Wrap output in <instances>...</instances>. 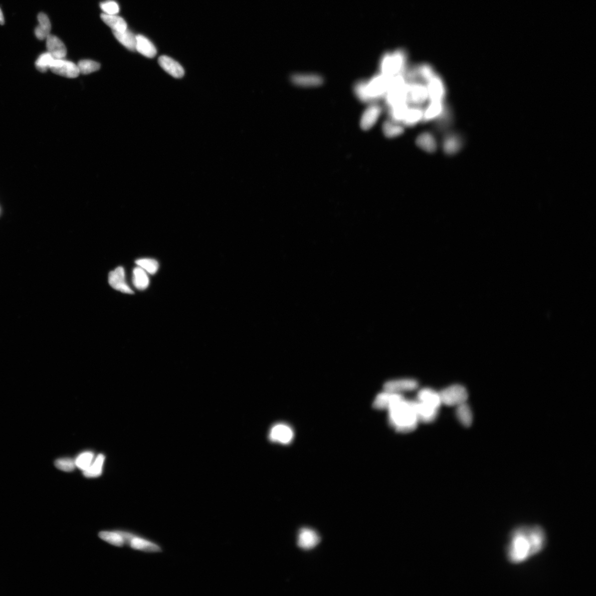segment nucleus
<instances>
[{"label":"nucleus","mask_w":596,"mask_h":596,"mask_svg":"<svg viewBox=\"0 0 596 596\" xmlns=\"http://www.w3.org/2000/svg\"><path fill=\"white\" fill-rule=\"evenodd\" d=\"M418 396L420 402L428 404L435 409H438L441 406L439 393L429 388H425L421 390Z\"/></svg>","instance_id":"24"},{"label":"nucleus","mask_w":596,"mask_h":596,"mask_svg":"<svg viewBox=\"0 0 596 596\" xmlns=\"http://www.w3.org/2000/svg\"><path fill=\"white\" fill-rule=\"evenodd\" d=\"M416 143L420 148L429 153H434L437 150L436 140L434 135L429 132L421 134L416 140Z\"/></svg>","instance_id":"26"},{"label":"nucleus","mask_w":596,"mask_h":596,"mask_svg":"<svg viewBox=\"0 0 596 596\" xmlns=\"http://www.w3.org/2000/svg\"><path fill=\"white\" fill-rule=\"evenodd\" d=\"M105 459V457L103 455H98L91 466L83 472L85 477L89 478L100 477L102 473Z\"/></svg>","instance_id":"31"},{"label":"nucleus","mask_w":596,"mask_h":596,"mask_svg":"<svg viewBox=\"0 0 596 596\" xmlns=\"http://www.w3.org/2000/svg\"><path fill=\"white\" fill-rule=\"evenodd\" d=\"M46 40L47 52L56 59H65L67 49L64 43L56 36L49 35Z\"/></svg>","instance_id":"14"},{"label":"nucleus","mask_w":596,"mask_h":596,"mask_svg":"<svg viewBox=\"0 0 596 596\" xmlns=\"http://www.w3.org/2000/svg\"><path fill=\"white\" fill-rule=\"evenodd\" d=\"M415 410L418 422L429 423L436 419L437 409L422 402H415Z\"/></svg>","instance_id":"17"},{"label":"nucleus","mask_w":596,"mask_h":596,"mask_svg":"<svg viewBox=\"0 0 596 596\" xmlns=\"http://www.w3.org/2000/svg\"><path fill=\"white\" fill-rule=\"evenodd\" d=\"M445 109L443 101H431L427 108L424 109L422 121L428 122L439 118L444 112Z\"/></svg>","instance_id":"22"},{"label":"nucleus","mask_w":596,"mask_h":596,"mask_svg":"<svg viewBox=\"0 0 596 596\" xmlns=\"http://www.w3.org/2000/svg\"><path fill=\"white\" fill-rule=\"evenodd\" d=\"M419 76L426 83L428 82L436 75L433 67L428 64H423L417 67Z\"/></svg>","instance_id":"40"},{"label":"nucleus","mask_w":596,"mask_h":596,"mask_svg":"<svg viewBox=\"0 0 596 596\" xmlns=\"http://www.w3.org/2000/svg\"><path fill=\"white\" fill-rule=\"evenodd\" d=\"M54 59L52 55L48 52L42 53L37 59L36 67L40 72L46 73L49 69L50 70Z\"/></svg>","instance_id":"34"},{"label":"nucleus","mask_w":596,"mask_h":596,"mask_svg":"<svg viewBox=\"0 0 596 596\" xmlns=\"http://www.w3.org/2000/svg\"><path fill=\"white\" fill-rule=\"evenodd\" d=\"M382 131L388 138H393L402 135L404 132V128L401 123L387 120L382 125Z\"/></svg>","instance_id":"32"},{"label":"nucleus","mask_w":596,"mask_h":596,"mask_svg":"<svg viewBox=\"0 0 596 596\" xmlns=\"http://www.w3.org/2000/svg\"><path fill=\"white\" fill-rule=\"evenodd\" d=\"M163 70L174 78H181L184 75L183 67L174 60L166 56H162L158 60Z\"/></svg>","instance_id":"15"},{"label":"nucleus","mask_w":596,"mask_h":596,"mask_svg":"<svg viewBox=\"0 0 596 596\" xmlns=\"http://www.w3.org/2000/svg\"><path fill=\"white\" fill-rule=\"evenodd\" d=\"M320 541V536L314 530L303 528L299 530L297 541L299 548L306 550L312 549Z\"/></svg>","instance_id":"10"},{"label":"nucleus","mask_w":596,"mask_h":596,"mask_svg":"<svg viewBox=\"0 0 596 596\" xmlns=\"http://www.w3.org/2000/svg\"><path fill=\"white\" fill-rule=\"evenodd\" d=\"M457 417L459 422L465 427L469 428L473 423V414L468 405L466 403L458 405L457 408Z\"/></svg>","instance_id":"28"},{"label":"nucleus","mask_w":596,"mask_h":596,"mask_svg":"<svg viewBox=\"0 0 596 596\" xmlns=\"http://www.w3.org/2000/svg\"><path fill=\"white\" fill-rule=\"evenodd\" d=\"M402 399L403 396L401 393L384 391L376 396L373 403V407L378 410L388 409L392 404Z\"/></svg>","instance_id":"16"},{"label":"nucleus","mask_w":596,"mask_h":596,"mask_svg":"<svg viewBox=\"0 0 596 596\" xmlns=\"http://www.w3.org/2000/svg\"><path fill=\"white\" fill-rule=\"evenodd\" d=\"M294 432L288 425L278 424L273 426L270 431L271 441L283 445H288L294 438Z\"/></svg>","instance_id":"8"},{"label":"nucleus","mask_w":596,"mask_h":596,"mask_svg":"<svg viewBox=\"0 0 596 596\" xmlns=\"http://www.w3.org/2000/svg\"><path fill=\"white\" fill-rule=\"evenodd\" d=\"M55 466L63 472H72L74 471L76 465L72 459L64 458L57 459L55 462Z\"/></svg>","instance_id":"41"},{"label":"nucleus","mask_w":596,"mask_h":596,"mask_svg":"<svg viewBox=\"0 0 596 596\" xmlns=\"http://www.w3.org/2000/svg\"><path fill=\"white\" fill-rule=\"evenodd\" d=\"M80 74L87 75L100 70L101 65L91 60H82L78 64Z\"/></svg>","instance_id":"35"},{"label":"nucleus","mask_w":596,"mask_h":596,"mask_svg":"<svg viewBox=\"0 0 596 596\" xmlns=\"http://www.w3.org/2000/svg\"><path fill=\"white\" fill-rule=\"evenodd\" d=\"M389 423L396 431L408 433L417 427L418 420L415 410V402L402 400L393 404L389 409Z\"/></svg>","instance_id":"2"},{"label":"nucleus","mask_w":596,"mask_h":596,"mask_svg":"<svg viewBox=\"0 0 596 596\" xmlns=\"http://www.w3.org/2000/svg\"><path fill=\"white\" fill-rule=\"evenodd\" d=\"M392 78L391 76L380 73L367 81V91L371 103L385 97Z\"/></svg>","instance_id":"4"},{"label":"nucleus","mask_w":596,"mask_h":596,"mask_svg":"<svg viewBox=\"0 0 596 596\" xmlns=\"http://www.w3.org/2000/svg\"><path fill=\"white\" fill-rule=\"evenodd\" d=\"M129 545L134 549L146 552H158L161 550L158 545L135 536L131 540Z\"/></svg>","instance_id":"30"},{"label":"nucleus","mask_w":596,"mask_h":596,"mask_svg":"<svg viewBox=\"0 0 596 596\" xmlns=\"http://www.w3.org/2000/svg\"><path fill=\"white\" fill-rule=\"evenodd\" d=\"M108 282L109 285L118 291L125 294H134L125 280L124 270L122 267H118L109 273Z\"/></svg>","instance_id":"9"},{"label":"nucleus","mask_w":596,"mask_h":596,"mask_svg":"<svg viewBox=\"0 0 596 596\" xmlns=\"http://www.w3.org/2000/svg\"><path fill=\"white\" fill-rule=\"evenodd\" d=\"M136 51L145 57L152 58L157 54L156 48L149 39L143 35L136 36Z\"/></svg>","instance_id":"20"},{"label":"nucleus","mask_w":596,"mask_h":596,"mask_svg":"<svg viewBox=\"0 0 596 596\" xmlns=\"http://www.w3.org/2000/svg\"><path fill=\"white\" fill-rule=\"evenodd\" d=\"M354 91L358 99L364 103H371L367 91V81H358L354 85Z\"/></svg>","instance_id":"39"},{"label":"nucleus","mask_w":596,"mask_h":596,"mask_svg":"<svg viewBox=\"0 0 596 596\" xmlns=\"http://www.w3.org/2000/svg\"><path fill=\"white\" fill-rule=\"evenodd\" d=\"M547 544V535L538 524H522L508 535L505 554L508 562L518 565L539 554Z\"/></svg>","instance_id":"1"},{"label":"nucleus","mask_w":596,"mask_h":596,"mask_svg":"<svg viewBox=\"0 0 596 596\" xmlns=\"http://www.w3.org/2000/svg\"><path fill=\"white\" fill-rule=\"evenodd\" d=\"M5 24L4 17L3 13L1 9H0V25H3Z\"/></svg>","instance_id":"43"},{"label":"nucleus","mask_w":596,"mask_h":596,"mask_svg":"<svg viewBox=\"0 0 596 596\" xmlns=\"http://www.w3.org/2000/svg\"><path fill=\"white\" fill-rule=\"evenodd\" d=\"M50 70L55 74L67 78H76L80 75L78 65L65 59H55Z\"/></svg>","instance_id":"6"},{"label":"nucleus","mask_w":596,"mask_h":596,"mask_svg":"<svg viewBox=\"0 0 596 596\" xmlns=\"http://www.w3.org/2000/svg\"><path fill=\"white\" fill-rule=\"evenodd\" d=\"M101 18L104 23L112 29L113 32H122L127 30L126 22L117 15L103 13L101 14Z\"/></svg>","instance_id":"25"},{"label":"nucleus","mask_w":596,"mask_h":596,"mask_svg":"<svg viewBox=\"0 0 596 596\" xmlns=\"http://www.w3.org/2000/svg\"><path fill=\"white\" fill-rule=\"evenodd\" d=\"M94 454L91 452H85L81 453L75 459L76 467H77L84 472L94 462Z\"/></svg>","instance_id":"36"},{"label":"nucleus","mask_w":596,"mask_h":596,"mask_svg":"<svg viewBox=\"0 0 596 596\" xmlns=\"http://www.w3.org/2000/svg\"><path fill=\"white\" fill-rule=\"evenodd\" d=\"M409 103L404 102L390 108L389 115L392 121L402 123L408 110Z\"/></svg>","instance_id":"33"},{"label":"nucleus","mask_w":596,"mask_h":596,"mask_svg":"<svg viewBox=\"0 0 596 596\" xmlns=\"http://www.w3.org/2000/svg\"><path fill=\"white\" fill-rule=\"evenodd\" d=\"M136 264L146 273L154 275L158 269V262L151 259H142L136 261Z\"/></svg>","instance_id":"38"},{"label":"nucleus","mask_w":596,"mask_h":596,"mask_svg":"<svg viewBox=\"0 0 596 596\" xmlns=\"http://www.w3.org/2000/svg\"><path fill=\"white\" fill-rule=\"evenodd\" d=\"M441 403L448 406H458L466 403L468 398V393L464 386L453 385L442 390L439 393Z\"/></svg>","instance_id":"5"},{"label":"nucleus","mask_w":596,"mask_h":596,"mask_svg":"<svg viewBox=\"0 0 596 596\" xmlns=\"http://www.w3.org/2000/svg\"><path fill=\"white\" fill-rule=\"evenodd\" d=\"M113 34L119 43L128 50L134 52L136 51V36L128 29L122 32H113Z\"/></svg>","instance_id":"27"},{"label":"nucleus","mask_w":596,"mask_h":596,"mask_svg":"<svg viewBox=\"0 0 596 596\" xmlns=\"http://www.w3.org/2000/svg\"><path fill=\"white\" fill-rule=\"evenodd\" d=\"M292 83L302 87H316L323 83L321 76L313 74H296L292 76Z\"/></svg>","instance_id":"18"},{"label":"nucleus","mask_w":596,"mask_h":596,"mask_svg":"<svg viewBox=\"0 0 596 596\" xmlns=\"http://www.w3.org/2000/svg\"><path fill=\"white\" fill-rule=\"evenodd\" d=\"M407 53L402 49L386 53L380 60V73L391 77L402 74L407 68Z\"/></svg>","instance_id":"3"},{"label":"nucleus","mask_w":596,"mask_h":596,"mask_svg":"<svg viewBox=\"0 0 596 596\" xmlns=\"http://www.w3.org/2000/svg\"><path fill=\"white\" fill-rule=\"evenodd\" d=\"M37 18L39 24L35 29V35L39 40H46L47 38L50 35L52 28L51 21L48 16L44 13L39 14Z\"/></svg>","instance_id":"21"},{"label":"nucleus","mask_w":596,"mask_h":596,"mask_svg":"<svg viewBox=\"0 0 596 596\" xmlns=\"http://www.w3.org/2000/svg\"><path fill=\"white\" fill-rule=\"evenodd\" d=\"M408 103L414 106H420L429 99L427 86L415 82L408 84Z\"/></svg>","instance_id":"7"},{"label":"nucleus","mask_w":596,"mask_h":596,"mask_svg":"<svg viewBox=\"0 0 596 596\" xmlns=\"http://www.w3.org/2000/svg\"><path fill=\"white\" fill-rule=\"evenodd\" d=\"M463 145V141L460 136L450 133L446 135L443 142V149L446 155H453L461 150Z\"/></svg>","instance_id":"19"},{"label":"nucleus","mask_w":596,"mask_h":596,"mask_svg":"<svg viewBox=\"0 0 596 596\" xmlns=\"http://www.w3.org/2000/svg\"><path fill=\"white\" fill-rule=\"evenodd\" d=\"M418 382L413 379H401L388 381L384 385V391L399 393L413 390L418 387Z\"/></svg>","instance_id":"12"},{"label":"nucleus","mask_w":596,"mask_h":596,"mask_svg":"<svg viewBox=\"0 0 596 596\" xmlns=\"http://www.w3.org/2000/svg\"><path fill=\"white\" fill-rule=\"evenodd\" d=\"M100 7L104 14L107 15H117L119 12L118 4L112 0L102 3Z\"/></svg>","instance_id":"42"},{"label":"nucleus","mask_w":596,"mask_h":596,"mask_svg":"<svg viewBox=\"0 0 596 596\" xmlns=\"http://www.w3.org/2000/svg\"><path fill=\"white\" fill-rule=\"evenodd\" d=\"M427 84L430 101H443L446 96V89L440 76L436 74Z\"/></svg>","instance_id":"11"},{"label":"nucleus","mask_w":596,"mask_h":596,"mask_svg":"<svg viewBox=\"0 0 596 596\" xmlns=\"http://www.w3.org/2000/svg\"><path fill=\"white\" fill-rule=\"evenodd\" d=\"M382 112L380 106L375 103H372L363 113L360 119V127L364 130H368L373 127Z\"/></svg>","instance_id":"13"},{"label":"nucleus","mask_w":596,"mask_h":596,"mask_svg":"<svg viewBox=\"0 0 596 596\" xmlns=\"http://www.w3.org/2000/svg\"><path fill=\"white\" fill-rule=\"evenodd\" d=\"M99 537L107 543L117 546H122L124 544L122 536L118 532H101L98 534Z\"/></svg>","instance_id":"37"},{"label":"nucleus","mask_w":596,"mask_h":596,"mask_svg":"<svg viewBox=\"0 0 596 596\" xmlns=\"http://www.w3.org/2000/svg\"><path fill=\"white\" fill-rule=\"evenodd\" d=\"M424 109L422 107L413 106L409 107L402 122L405 126L412 127L423 121Z\"/></svg>","instance_id":"23"},{"label":"nucleus","mask_w":596,"mask_h":596,"mask_svg":"<svg viewBox=\"0 0 596 596\" xmlns=\"http://www.w3.org/2000/svg\"><path fill=\"white\" fill-rule=\"evenodd\" d=\"M149 278L147 273L141 268L137 267L133 270V283L136 288L143 291L149 285Z\"/></svg>","instance_id":"29"}]
</instances>
